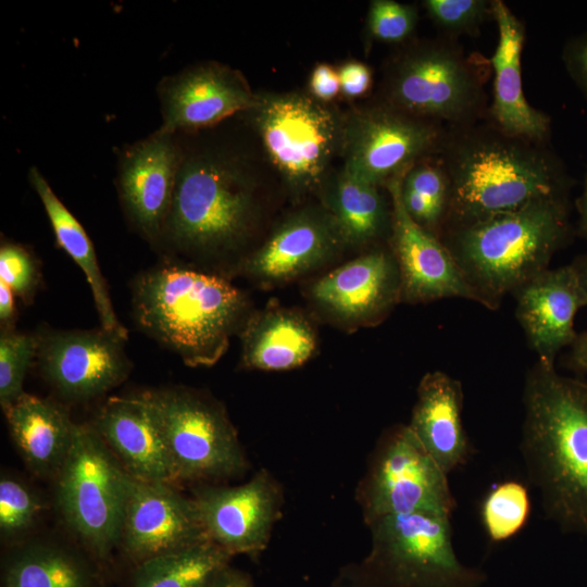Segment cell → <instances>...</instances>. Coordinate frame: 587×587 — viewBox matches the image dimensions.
Returning <instances> with one entry per match:
<instances>
[{"instance_id":"obj_6","label":"cell","mask_w":587,"mask_h":587,"mask_svg":"<svg viewBox=\"0 0 587 587\" xmlns=\"http://www.w3.org/2000/svg\"><path fill=\"white\" fill-rule=\"evenodd\" d=\"M477 59L467 57L454 39L419 43L392 64L386 103L447 128L480 121L488 108L485 72Z\"/></svg>"},{"instance_id":"obj_29","label":"cell","mask_w":587,"mask_h":587,"mask_svg":"<svg viewBox=\"0 0 587 587\" xmlns=\"http://www.w3.org/2000/svg\"><path fill=\"white\" fill-rule=\"evenodd\" d=\"M324 183L327 211L345 243L363 245L383 234L388 222V211L379 186L345 168Z\"/></svg>"},{"instance_id":"obj_7","label":"cell","mask_w":587,"mask_h":587,"mask_svg":"<svg viewBox=\"0 0 587 587\" xmlns=\"http://www.w3.org/2000/svg\"><path fill=\"white\" fill-rule=\"evenodd\" d=\"M253 207V187L239 166L210 155L183 158L163 232L188 249L229 247L248 230Z\"/></svg>"},{"instance_id":"obj_28","label":"cell","mask_w":587,"mask_h":587,"mask_svg":"<svg viewBox=\"0 0 587 587\" xmlns=\"http://www.w3.org/2000/svg\"><path fill=\"white\" fill-rule=\"evenodd\" d=\"M98 573L79 554L50 544H32L12 553L1 587H97Z\"/></svg>"},{"instance_id":"obj_21","label":"cell","mask_w":587,"mask_h":587,"mask_svg":"<svg viewBox=\"0 0 587 587\" xmlns=\"http://www.w3.org/2000/svg\"><path fill=\"white\" fill-rule=\"evenodd\" d=\"M93 428L130 476L149 482H176L145 392L110 398L98 413Z\"/></svg>"},{"instance_id":"obj_40","label":"cell","mask_w":587,"mask_h":587,"mask_svg":"<svg viewBox=\"0 0 587 587\" xmlns=\"http://www.w3.org/2000/svg\"><path fill=\"white\" fill-rule=\"evenodd\" d=\"M310 91L321 102L334 99L340 91L338 72L328 64H317L311 74Z\"/></svg>"},{"instance_id":"obj_8","label":"cell","mask_w":587,"mask_h":587,"mask_svg":"<svg viewBox=\"0 0 587 587\" xmlns=\"http://www.w3.org/2000/svg\"><path fill=\"white\" fill-rule=\"evenodd\" d=\"M128 473L93 427L76 424L55 474L58 507L68 527L98 560L120 546Z\"/></svg>"},{"instance_id":"obj_16","label":"cell","mask_w":587,"mask_h":587,"mask_svg":"<svg viewBox=\"0 0 587 587\" xmlns=\"http://www.w3.org/2000/svg\"><path fill=\"white\" fill-rule=\"evenodd\" d=\"M405 174V173H404ZM404 174L386 185L390 196L391 247L401 280V299L428 302L463 298L480 303L442 240L416 224L401 199Z\"/></svg>"},{"instance_id":"obj_11","label":"cell","mask_w":587,"mask_h":587,"mask_svg":"<svg viewBox=\"0 0 587 587\" xmlns=\"http://www.w3.org/2000/svg\"><path fill=\"white\" fill-rule=\"evenodd\" d=\"M355 499L366 524L414 512L452 516L457 507L448 474L408 425L396 426L380 438L357 487Z\"/></svg>"},{"instance_id":"obj_45","label":"cell","mask_w":587,"mask_h":587,"mask_svg":"<svg viewBox=\"0 0 587 587\" xmlns=\"http://www.w3.org/2000/svg\"><path fill=\"white\" fill-rule=\"evenodd\" d=\"M578 279L587 295V253L579 257L572 263Z\"/></svg>"},{"instance_id":"obj_4","label":"cell","mask_w":587,"mask_h":587,"mask_svg":"<svg viewBox=\"0 0 587 587\" xmlns=\"http://www.w3.org/2000/svg\"><path fill=\"white\" fill-rule=\"evenodd\" d=\"M133 305L138 325L185 364L210 366L226 351L246 300L222 277L164 266L136 278Z\"/></svg>"},{"instance_id":"obj_17","label":"cell","mask_w":587,"mask_h":587,"mask_svg":"<svg viewBox=\"0 0 587 587\" xmlns=\"http://www.w3.org/2000/svg\"><path fill=\"white\" fill-rule=\"evenodd\" d=\"M173 135L161 127L128 147L120 160L118 191L123 205L149 239H157L163 232L183 161Z\"/></svg>"},{"instance_id":"obj_19","label":"cell","mask_w":587,"mask_h":587,"mask_svg":"<svg viewBox=\"0 0 587 587\" xmlns=\"http://www.w3.org/2000/svg\"><path fill=\"white\" fill-rule=\"evenodd\" d=\"M516 317L539 360L554 363L558 352L573 345L574 320L587 305V295L572 264L547 268L514 292Z\"/></svg>"},{"instance_id":"obj_20","label":"cell","mask_w":587,"mask_h":587,"mask_svg":"<svg viewBox=\"0 0 587 587\" xmlns=\"http://www.w3.org/2000/svg\"><path fill=\"white\" fill-rule=\"evenodd\" d=\"M492 18L498 27V43L490 59L495 77L487 117L512 136L547 143L551 120L532 107L523 91L524 25L502 0H492Z\"/></svg>"},{"instance_id":"obj_39","label":"cell","mask_w":587,"mask_h":587,"mask_svg":"<svg viewBox=\"0 0 587 587\" xmlns=\"http://www.w3.org/2000/svg\"><path fill=\"white\" fill-rule=\"evenodd\" d=\"M340 91L350 98L364 95L371 84L372 74L370 68L361 62L345 63L338 71Z\"/></svg>"},{"instance_id":"obj_10","label":"cell","mask_w":587,"mask_h":587,"mask_svg":"<svg viewBox=\"0 0 587 587\" xmlns=\"http://www.w3.org/2000/svg\"><path fill=\"white\" fill-rule=\"evenodd\" d=\"M161 429L175 480H221L242 474L247 459L223 409L186 389L145 392Z\"/></svg>"},{"instance_id":"obj_27","label":"cell","mask_w":587,"mask_h":587,"mask_svg":"<svg viewBox=\"0 0 587 587\" xmlns=\"http://www.w3.org/2000/svg\"><path fill=\"white\" fill-rule=\"evenodd\" d=\"M29 182L42 202L59 246L77 263L89 283L102 328L126 339L127 330L114 313L107 283L85 229L34 166L29 170Z\"/></svg>"},{"instance_id":"obj_30","label":"cell","mask_w":587,"mask_h":587,"mask_svg":"<svg viewBox=\"0 0 587 587\" xmlns=\"http://www.w3.org/2000/svg\"><path fill=\"white\" fill-rule=\"evenodd\" d=\"M232 558L207 541L136 565L129 587H213Z\"/></svg>"},{"instance_id":"obj_37","label":"cell","mask_w":587,"mask_h":587,"mask_svg":"<svg viewBox=\"0 0 587 587\" xmlns=\"http://www.w3.org/2000/svg\"><path fill=\"white\" fill-rule=\"evenodd\" d=\"M0 280L25 301L32 299L38 284V270L34 258L23 246L13 242L1 245Z\"/></svg>"},{"instance_id":"obj_26","label":"cell","mask_w":587,"mask_h":587,"mask_svg":"<svg viewBox=\"0 0 587 587\" xmlns=\"http://www.w3.org/2000/svg\"><path fill=\"white\" fill-rule=\"evenodd\" d=\"M315 346L314 330L302 315L268 309L252 317L242 333V362L263 371L290 370L310 359Z\"/></svg>"},{"instance_id":"obj_33","label":"cell","mask_w":587,"mask_h":587,"mask_svg":"<svg viewBox=\"0 0 587 587\" xmlns=\"http://www.w3.org/2000/svg\"><path fill=\"white\" fill-rule=\"evenodd\" d=\"M37 336L4 332L0 337V404L7 409L23 394L25 375L37 355Z\"/></svg>"},{"instance_id":"obj_9","label":"cell","mask_w":587,"mask_h":587,"mask_svg":"<svg viewBox=\"0 0 587 587\" xmlns=\"http://www.w3.org/2000/svg\"><path fill=\"white\" fill-rule=\"evenodd\" d=\"M251 113L262 145L285 183L296 191L323 185L341 149L344 120L302 92L258 95Z\"/></svg>"},{"instance_id":"obj_36","label":"cell","mask_w":587,"mask_h":587,"mask_svg":"<svg viewBox=\"0 0 587 587\" xmlns=\"http://www.w3.org/2000/svg\"><path fill=\"white\" fill-rule=\"evenodd\" d=\"M417 24L415 7L394 0H374L370 4L367 29L382 42L399 43L407 40Z\"/></svg>"},{"instance_id":"obj_14","label":"cell","mask_w":587,"mask_h":587,"mask_svg":"<svg viewBox=\"0 0 587 587\" xmlns=\"http://www.w3.org/2000/svg\"><path fill=\"white\" fill-rule=\"evenodd\" d=\"M210 541L228 552L264 550L282 515L283 490L266 470L237 486H204L192 497Z\"/></svg>"},{"instance_id":"obj_41","label":"cell","mask_w":587,"mask_h":587,"mask_svg":"<svg viewBox=\"0 0 587 587\" xmlns=\"http://www.w3.org/2000/svg\"><path fill=\"white\" fill-rule=\"evenodd\" d=\"M15 320L14 292L3 282L0 280V321L4 332L11 330Z\"/></svg>"},{"instance_id":"obj_23","label":"cell","mask_w":587,"mask_h":587,"mask_svg":"<svg viewBox=\"0 0 587 587\" xmlns=\"http://www.w3.org/2000/svg\"><path fill=\"white\" fill-rule=\"evenodd\" d=\"M344 239L327 212L305 210L282 223L246 262L245 270L264 280H285L326 260Z\"/></svg>"},{"instance_id":"obj_13","label":"cell","mask_w":587,"mask_h":587,"mask_svg":"<svg viewBox=\"0 0 587 587\" xmlns=\"http://www.w3.org/2000/svg\"><path fill=\"white\" fill-rule=\"evenodd\" d=\"M210 541L192 498L173 484L128 474L120 547L136 566L147 560Z\"/></svg>"},{"instance_id":"obj_31","label":"cell","mask_w":587,"mask_h":587,"mask_svg":"<svg viewBox=\"0 0 587 587\" xmlns=\"http://www.w3.org/2000/svg\"><path fill=\"white\" fill-rule=\"evenodd\" d=\"M401 199L411 218L440 238L446 223L450 186L439 158H427L411 166L401 180Z\"/></svg>"},{"instance_id":"obj_35","label":"cell","mask_w":587,"mask_h":587,"mask_svg":"<svg viewBox=\"0 0 587 587\" xmlns=\"http://www.w3.org/2000/svg\"><path fill=\"white\" fill-rule=\"evenodd\" d=\"M41 509L40 499L26 485L15 478L0 479V532L3 538L25 533Z\"/></svg>"},{"instance_id":"obj_44","label":"cell","mask_w":587,"mask_h":587,"mask_svg":"<svg viewBox=\"0 0 587 587\" xmlns=\"http://www.w3.org/2000/svg\"><path fill=\"white\" fill-rule=\"evenodd\" d=\"M578 229L582 236L587 238V172L583 191L577 200Z\"/></svg>"},{"instance_id":"obj_2","label":"cell","mask_w":587,"mask_h":587,"mask_svg":"<svg viewBox=\"0 0 587 587\" xmlns=\"http://www.w3.org/2000/svg\"><path fill=\"white\" fill-rule=\"evenodd\" d=\"M521 453L546 514L587 536V384L539 360L526 376Z\"/></svg>"},{"instance_id":"obj_18","label":"cell","mask_w":587,"mask_h":587,"mask_svg":"<svg viewBox=\"0 0 587 587\" xmlns=\"http://www.w3.org/2000/svg\"><path fill=\"white\" fill-rule=\"evenodd\" d=\"M163 125L174 133L212 126L258 101L243 76L218 63L192 66L166 77L159 88Z\"/></svg>"},{"instance_id":"obj_3","label":"cell","mask_w":587,"mask_h":587,"mask_svg":"<svg viewBox=\"0 0 587 587\" xmlns=\"http://www.w3.org/2000/svg\"><path fill=\"white\" fill-rule=\"evenodd\" d=\"M569 234L566 195H559L451 228L440 239L480 304L495 310L548 268Z\"/></svg>"},{"instance_id":"obj_43","label":"cell","mask_w":587,"mask_h":587,"mask_svg":"<svg viewBox=\"0 0 587 587\" xmlns=\"http://www.w3.org/2000/svg\"><path fill=\"white\" fill-rule=\"evenodd\" d=\"M571 362L574 366L587 372V332L577 335L572 345Z\"/></svg>"},{"instance_id":"obj_1","label":"cell","mask_w":587,"mask_h":587,"mask_svg":"<svg viewBox=\"0 0 587 587\" xmlns=\"http://www.w3.org/2000/svg\"><path fill=\"white\" fill-rule=\"evenodd\" d=\"M483 120L448 127L437 154L450 186L442 234L535 199L567 193L564 165L547 143L512 136Z\"/></svg>"},{"instance_id":"obj_12","label":"cell","mask_w":587,"mask_h":587,"mask_svg":"<svg viewBox=\"0 0 587 587\" xmlns=\"http://www.w3.org/2000/svg\"><path fill=\"white\" fill-rule=\"evenodd\" d=\"M447 127L388 103L361 109L344 120V168L373 185H387L415 163L437 155Z\"/></svg>"},{"instance_id":"obj_24","label":"cell","mask_w":587,"mask_h":587,"mask_svg":"<svg viewBox=\"0 0 587 587\" xmlns=\"http://www.w3.org/2000/svg\"><path fill=\"white\" fill-rule=\"evenodd\" d=\"M462 407L459 380L441 371L428 372L422 377L408 427L448 475L463 465L471 452L462 423Z\"/></svg>"},{"instance_id":"obj_25","label":"cell","mask_w":587,"mask_h":587,"mask_svg":"<svg viewBox=\"0 0 587 587\" xmlns=\"http://www.w3.org/2000/svg\"><path fill=\"white\" fill-rule=\"evenodd\" d=\"M3 412L29 470L39 476H55L76 426L67 412L51 400L25 392Z\"/></svg>"},{"instance_id":"obj_5","label":"cell","mask_w":587,"mask_h":587,"mask_svg":"<svg viewBox=\"0 0 587 587\" xmlns=\"http://www.w3.org/2000/svg\"><path fill=\"white\" fill-rule=\"evenodd\" d=\"M451 517L414 512L367 524L369 553L342 566L332 587H482L486 574L455 554Z\"/></svg>"},{"instance_id":"obj_15","label":"cell","mask_w":587,"mask_h":587,"mask_svg":"<svg viewBox=\"0 0 587 587\" xmlns=\"http://www.w3.org/2000/svg\"><path fill=\"white\" fill-rule=\"evenodd\" d=\"M46 379L70 400H87L121 384L130 371L122 336L104 328L50 330L37 336Z\"/></svg>"},{"instance_id":"obj_22","label":"cell","mask_w":587,"mask_h":587,"mask_svg":"<svg viewBox=\"0 0 587 587\" xmlns=\"http://www.w3.org/2000/svg\"><path fill=\"white\" fill-rule=\"evenodd\" d=\"M315 301L347 321L377 317L401 298L400 273L394 254L374 250L319 279Z\"/></svg>"},{"instance_id":"obj_32","label":"cell","mask_w":587,"mask_h":587,"mask_svg":"<svg viewBox=\"0 0 587 587\" xmlns=\"http://www.w3.org/2000/svg\"><path fill=\"white\" fill-rule=\"evenodd\" d=\"M529 514L527 488L515 480L496 485L485 497L480 509L485 532L495 542L516 535L527 523Z\"/></svg>"},{"instance_id":"obj_42","label":"cell","mask_w":587,"mask_h":587,"mask_svg":"<svg viewBox=\"0 0 587 587\" xmlns=\"http://www.w3.org/2000/svg\"><path fill=\"white\" fill-rule=\"evenodd\" d=\"M213 587H254V585L248 573L229 565L221 573Z\"/></svg>"},{"instance_id":"obj_38","label":"cell","mask_w":587,"mask_h":587,"mask_svg":"<svg viewBox=\"0 0 587 587\" xmlns=\"http://www.w3.org/2000/svg\"><path fill=\"white\" fill-rule=\"evenodd\" d=\"M562 59L574 83L587 96V33L565 43Z\"/></svg>"},{"instance_id":"obj_34","label":"cell","mask_w":587,"mask_h":587,"mask_svg":"<svg viewBox=\"0 0 587 587\" xmlns=\"http://www.w3.org/2000/svg\"><path fill=\"white\" fill-rule=\"evenodd\" d=\"M423 5L450 39L476 34L480 25L492 17V1L487 0H425Z\"/></svg>"}]
</instances>
